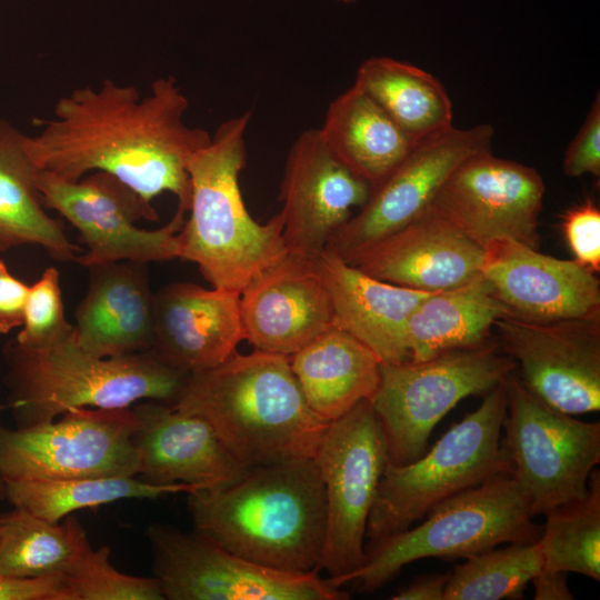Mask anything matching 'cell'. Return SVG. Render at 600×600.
<instances>
[{
	"mask_svg": "<svg viewBox=\"0 0 600 600\" xmlns=\"http://www.w3.org/2000/svg\"><path fill=\"white\" fill-rule=\"evenodd\" d=\"M243 340L239 292L173 282L154 293L150 351L167 366L201 372L236 353Z\"/></svg>",
	"mask_w": 600,
	"mask_h": 600,
	"instance_id": "cell-19",
	"label": "cell"
},
{
	"mask_svg": "<svg viewBox=\"0 0 600 600\" xmlns=\"http://www.w3.org/2000/svg\"><path fill=\"white\" fill-rule=\"evenodd\" d=\"M147 264L121 260L88 268L71 336L81 349L102 358L151 349L154 293Z\"/></svg>",
	"mask_w": 600,
	"mask_h": 600,
	"instance_id": "cell-23",
	"label": "cell"
},
{
	"mask_svg": "<svg viewBox=\"0 0 600 600\" xmlns=\"http://www.w3.org/2000/svg\"><path fill=\"white\" fill-rule=\"evenodd\" d=\"M539 539L543 569L600 580V472L593 469L588 492L544 513Z\"/></svg>",
	"mask_w": 600,
	"mask_h": 600,
	"instance_id": "cell-32",
	"label": "cell"
},
{
	"mask_svg": "<svg viewBox=\"0 0 600 600\" xmlns=\"http://www.w3.org/2000/svg\"><path fill=\"white\" fill-rule=\"evenodd\" d=\"M544 191L534 168L494 157L489 150L463 161L429 209L483 250L503 240L539 250Z\"/></svg>",
	"mask_w": 600,
	"mask_h": 600,
	"instance_id": "cell-15",
	"label": "cell"
},
{
	"mask_svg": "<svg viewBox=\"0 0 600 600\" xmlns=\"http://www.w3.org/2000/svg\"><path fill=\"white\" fill-rule=\"evenodd\" d=\"M450 572L417 577L397 592L393 600H443Z\"/></svg>",
	"mask_w": 600,
	"mask_h": 600,
	"instance_id": "cell-40",
	"label": "cell"
},
{
	"mask_svg": "<svg viewBox=\"0 0 600 600\" xmlns=\"http://www.w3.org/2000/svg\"><path fill=\"white\" fill-rule=\"evenodd\" d=\"M319 132L334 157L371 189L416 144L376 101L354 84L330 102Z\"/></svg>",
	"mask_w": 600,
	"mask_h": 600,
	"instance_id": "cell-27",
	"label": "cell"
},
{
	"mask_svg": "<svg viewBox=\"0 0 600 600\" xmlns=\"http://www.w3.org/2000/svg\"><path fill=\"white\" fill-rule=\"evenodd\" d=\"M514 371V360L494 340L423 361L381 362L371 406L388 462L401 466L418 459L450 410L467 397L484 396Z\"/></svg>",
	"mask_w": 600,
	"mask_h": 600,
	"instance_id": "cell-8",
	"label": "cell"
},
{
	"mask_svg": "<svg viewBox=\"0 0 600 600\" xmlns=\"http://www.w3.org/2000/svg\"><path fill=\"white\" fill-rule=\"evenodd\" d=\"M72 331L64 316L59 271L49 267L29 288L23 323L14 340L23 347L44 348L69 339Z\"/></svg>",
	"mask_w": 600,
	"mask_h": 600,
	"instance_id": "cell-35",
	"label": "cell"
},
{
	"mask_svg": "<svg viewBox=\"0 0 600 600\" xmlns=\"http://www.w3.org/2000/svg\"><path fill=\"white\" fill-rule=\"evenodd\" d=\"M501 447L532 517L583 498L600 461V422L557 410L533 396L516 371L504 380Z\"/></svg>",
	"mask_w": 600,
	"mask_h": 600,
	"instance_id": "cell-9",
	"label": "cell"
},
{
	"mask_svg": "<svg viewBox=\"0 0 600 600\" xmlns=\"http://www.w3.org/2000/svg\"><path fill=\"white\" fill-rule=\"evenodd\" d=\"M200 486L158 484L137 476H109L62 480L6 481V500L51 522L73 511L94 508L122 499H157L189 493Z\"/></svg>",
	"mask_w": 600,
	"mask_h": 600,
	"instance_id": "cell-31",
	"label": "cell"
},
{
	"mask_svg": "<svg viewBox=\"0 0 600 600\" xmlns=\"http://www.w3.org/2000/svg\"><path fill=\"white\" fill-rule=\"evenodd\" d=\"M561 229L573 261L594 274L600 272V210L586 198L566 210Z\"/></svg>",
	"mask_w": 600,
	"mask_h": 600,
	"instance_id": "cell-36",
	"label": "cell"
},
{
	"mask_svg": "<svg viewBox=\"0 0 600 600\" xmlns=\"http://www.w3.org/2000/svg\"><path fill=\"white\" fill-rule=\"evenodd\" d=\"M23 428L0 424L4 481L138 476V419L128 408H76Z\"/></svg>",
	"mask_w": 600,
	"mask_h": 600,
	"instance_id": "cell-11",
	"label": "cell"
},
{
	"mask_svg": "<svg viewBox=\"0 0 600 600\" xmlns=\"http://www.w3.org/2000/svg\"><path fill=\"white\" fill-rule=\"evenodd\" d=\"M370 191L366 181L334 157L319 129L302 131L289 149L280 184L288 253L318 258Z\"/></svg>",
	"mask_w": 600,
	"mask_h": 600,
	"instance_id": "cell-17",
	"label": "cell"
},
{
	"mask_svg": "<svg viewBox=\"0 0 600 600\" xmlns=\"http://www.w3.org/2000/svg\"><path fill=\"white\" fill-rule=\"evenodd\" d=\"M110 549L90 547L64 573L63 600H163L156 577L120 572L110 562Z\"/></svg>",
	"mask_w": 600,
	"mask_h": 600,
	"instance_id": "cell-34",
	"label": "cell"
},
{
	"mask_svg": "<svg viewBox=\"0 0 600 600\" xmlns=\"http://www.w3.org/2000/svg\"><path fill=\"white\" fill-rule=\"evenodd\" d=\"M43 206L57 211L79 232L86 246L76 262L89 268L96 264L130 260L149 263L178 258L177 233L186 213L177 207L170 221L156 230L136 226L144 218L159 220L152 204L117 177L93 171L77 181L49 171L38 174Z\"/></svg>",
	"mask_w": 600,
	"mask_h": 600,
	"instance_id": "cell-13",
	"label": "cell"
},
{
	"mask_svg": "<svg viewBox=\"0 0 600 600\" xmlns=\"http://www.w3.org/2000/svg\"><path fill=\"white\" fill-rule=\"evenodd\" d=\"M419 526L366 549L367 560L340 586L356 582L373 592L404 566L429 557L467 559L502 543H536L543 526L532 521L528 502L510 474H499L434 506Z\"/></svg>",
	"mask_w": 600,
	"mask_h": 600,
	"instance_id": "cell-7",
	"label": "cell"
},
{
	"mask_svg": "<svg viewBox=\"0 0 600 600\" xmlns=\"http://www.w3.org/2000/svg\"><path fill=\"white\" fill-rule=\"evenodd\" d=\"M417 143L453 127L451 99L428 71L391 57H370L353 82Z\"/></svg>",
	"mask_w": 600,
	"mask_h": 600,
	"instance_id": "cell-29",
	"label": "cell"
},
{
	"mask_svg": "<svg viewBox=\"0 0 600 600\" xmlns=\"http://www.w3.org/2000/svg\"><path fill=\"white\" fill-rule=\"evenodd\" d=\"M27 134L0 119V252L38 246L59 261H76L82 250L62 224L47 213L38 188L39 167Z\"/></svg>",
	"mask_w": 600,
	"mask_h": 600,
	"instance_id": "cell-26",
	"label": "cell"
},
{
	"mask_svg": "<svg viewBox=\"0 0 600 600\" xmlns=\"http://www.w3.org/2000/svg\"><path fill=\"white\" fill-rule=\"evenodd\" d=\"M187 496L194 531L226 550L280 571L318 570L327 508L313 458L253 467Z\"/></svg>",
	"mask_w": 600,
	"mask_h": 600,
	"instance_id": "cell-2",
	"label": "cell"
},
{
	"mask_svg": "<svg viewBox=\"0 0 600 600\" xmlns=\"http://www.w3.org/2000/svg\"><path fill=\"white\" fill-rule=\"evenodd\" d=\"M172 406L206 420L248 469L314 458L330 424L308 406L290 357L258 349L189 374Z\"/></svg>",
	"mask_w": 600,
	"mask_h": 600,
	"instance_id": "cell-3",
	"label": "cell"
},
{
	"mask_svg": "<svg viewBox=\"0 0 600 600\" xmlns=\"http://www.w3.org/2000/svg\"><path fill=\"white\" fill-rule=\"evenodd\" d=\"M251 117L247 110L220 123L190 159L189 217L177 233L179 259L196 263L213 288L239 293L288 254L281 212L259 223L242 199L239 177Z\"/></svg>",
	"mask_w": 600,
	"mask_h": 600,
	"instance_id": "cell-4",
	"label": "cell"
},
{
	"mask_svg": "<svg viewBox=\"0 0 600 600\" xmlns=\"http://www.w3.org/2000/svg\"><path fill=\"white\" fill-rule=\"evenodd\" d=\"M542 567L539 542L491 548L450 571L443 600L522 599Z\"/></svg>",
	"mask_w": 600,
	"mask_h": 600,
	"instance_id": "cell-33",
	"label": "cell"
},
{
	"mask_svg": "<svg viewBox=\"0 0 600 600\" xmlns=\"http://www.w3.org/2000/svg\"><path fill=\"white\" fill-rule=\"evenodd\" d=\"M314 262L331 300L332 326L361 341L381 362L408 361L409 316L432 292L378 280L329 250Z\"/></svg>",
	"mask_w": 600,
	"mask_h": 600,
	"instance_id": "cell-24",
	"label": "cell"
},
{
	"mask_svg": "<svg viewBox=\"0 0 600 600\" xmlns=\"http://www.w3.org/2000/svg\"><path fill=\"white\" fill-rule=\"evenodd\" d=\"M91 547L79 520L51 522L24 509L0 513V574L66 573Z\"/></svg>",
	"mask_w": 600,
	"mask_h": 600,
	"instance_id": "cell-30",
	"label": "cell"
},
{
	"mask_svg": "<svg viewBox=\"0 0 600 600\" xmlns=\"http://www.w3.org/2000/svg\"><path fill=\"white\" fill-rule=\"evenodd\" d=\"M534 587V600H572L568 586V572L541 569L531 580Z\"/></svg>",
	"mask_w": 600,
	"mask_h": 600,
	"instance_id": "cell-41",
	"label": "cell"
},
{
	"mask_svg": "<svg viewBox=\"0 0 600 600\" xmlns=\"http://www.w3.org/2000/svg\"><path fill=\"white\" fill-rule=\"evenodd\" d=\"M189 100L172 76L151 83L141 96L111 79L60 97L53 117L38 120L27 149L41 170L77 181L93 171L117 177L146 202L163 192L188 212V163L212 134L184 121Z\"/></svg>",
	"mask_w": 600,
	"mask_h": 600,
	"instance_id": "cell-1",
	"label": "cell"
},
{
	"mask_svg": "<svg viewBox=\"0 0 600 600\" xmlns=\"http://www.w3.org/2000/svg\"><path fill=\"white\" fill-rule=\"evenodd\" d=\"M481 274L508 314L532 321L600 317V282L573 260L503 240L484 250Z\"/></svg>",
	"mask_w": 600,
	"mask_h": 600,
	"instance_id": "cell-18",
	"label": "cell"
},
{
	"mask_svg": "<svg viewBox=\"0 0 600 600\" xmlns=\"http://www.w3.org/2000/svg\"><path fill=\"white\" fill-rule=\"evenodd\" d=\"M483 260L482 248L428 209L357 252L348 263L394 286L437 292L478 276Z\"/></svg>",
	"mask_w": 600,
	"mask_h": 600,
	"instance_id": "cell-21",
	"label": "cell"
},
{
	"mask_svg": "<svg viewBox=\"0 0 600 600\" xmlns=\"http://www.w3.org/2000/svg\"><path fill=\"white\" fill-rule=\"evenodd\" d=\"M494 328L522 384L562 412L600 409V317L532 321L510 314Z\"/></svg>",
	"mask_w": 600,
	"mask_h": 600,
	"instance_id": "cell-16",
	"label": "cell"
},
{
	"mask_svg": "<svg viewBox=\"0 0 600 600\" xmlns=\"http://www.w3.org/2000/svg\"><path fill=\"white\" fill-rule=\"evenodd\" d=\"M240 307L246 340L254 349L289 357L333 323L314 260L290 253L241 291Z\"/></svg>",
	"mask_w": 600,
	"mask_h": 600,
	"instance_id": "cell-20",
	"label": "cell"
},
{
	"mask_svg": "<svg viewBox=\"0 0 600 600\" xmlns=\"http://www.w3.org/2000/svg\"><path fill=\"white\" fill-rule=\"evenodd\" d=\"M507 416L504 381L410 463L387 462L370 511L364 544L409 529L438 503L499 474H510L501 447Z\"/></svg>",
	"mask_w": 600,
	"mask_h": 600,
	"instance_id": "cell-6",
	"label": "cell"
},
{
	"mask_svg": "<svg viewBox=\"0 0 600 600\" xmlns=\"http://www.w3.org/2000/svg\"><path fill=\"white\" fill-rule=\"evenodd\" d=\"M3 356L7 408L18 428L52 421L76 408H128L141 400L173 404L189 377L150 350L102 358L71 337L44 348L13 339Z\"/></svg>",
	"mask_w": 600,
	"mask_h": 600,
	"instance_id": "cell-5",
	"label": "cell"
},
{
	"mask_svg": "<svg viewBox=\"0 0 600 600\" xmlns=\"http://www.w3.org/2000/svg\"><path fill=\"white\" fill-rule=\"evenodd\" d=\"M0 500H6V481L0 474Z\"/></svg>",
	"mask_w": 600,
	"mask_h": 600,
	"instance_id": "cell-42",
	"label": "cell"
},
{
	"mask_svg": "<svg viewBox=\"0 0 600 600\" xmlns=\"http://www.w3.org/2000/svg\"><path fill=\"white\" fill-rule=\"evenodd\" d=\"M493 127L456 128L414 144L404 159L374 188L356 214L328 241L346 262L382 237L424 213L451 173L468 158L491 150Z\"/></svg>",
	"mask_w": 600,
	"mask_h": 600,
	"instance_id": "cell-14",
	"label": "cell"
},
{
	"mask_svg": "<svg viewBox=\"0 0 600 600\" xmlns=\"http://www.w3.org/2000/svg\"><path fill=\"white\" fill-rule=\"evenodd\" d=\"M314 461L326 492L327 524L318 570L341 580L366 560V531L388 462L384 437L371 401L362 400L330 422Z\"/></svg>",
	"mask_w": 600,
	"mask_h": 600,
	"instance_id": "cell-10",
	"label": "cell"
},
{
	"mask_svg": "<svg viewBox=\"0 0 600 600\" xmlns=\"http://www.w3.org/2000/svg\"><path fill=\"white\" fill-rule=\"evenodd\" d=\"M337 1H339V2H341V3L349 4V3L356 2L357 0H337Z\"/></svg>",
	"mask_w": 600,
	"mask_h": 600,
	"instance_id": "cell-43",
	"label": "cell"
},
{
	"mask_svg": "<svg viewBox=\"0 0 600 600\" xmlns=\"http://www.w3.org/2000/svg\"><path fill=\"white\" fill-rule=\"evenodd\" d=\"M290 366L308 406L328 422L371 401L380 382L377 354L333 326L291 354Z\"/></svg>",
	"mask_w": 600,
	"mask_h": 600,
	"instance_id": "cell-25",
	"label": "cell"
},
{
	"mask_svg": "<svg viewBox=\"0 0 600 600\" xmlns=\"http://www.w3.org/2000/svg\"><path fill=\"white\" fill-rule=\"evenodd\" d=\"M29 288L0 259V333L7 334L22 326Z\"/></svg>",
	"mask_w": 600,
	"mask_h": 600,
	"instance_id": "cell-39",
	"label": "cell"
},
{
	"mask_svg": "<svg viewBox=\"0 0 600 600\" xmlns=\"http://www.w3.org/2000/svg\"><path fill=\"white\" fill-rule=\"evenodd\" d=\"M562 171L566 177H600V94L597 92L579 131L568 146Z\"/></svg>",
	"mask_w": 600,
	"mask_h": 600,
	"instance_id": "cell-37",
	"label": "cell"
},
{
	"mask_svg": "<svg viewBox=\"0 0 600 600\" xmlns=\"http://www.w3.org/2000/svg\"><path fill=\"white\" fill-rule=\"evenodd\" d=\"M64 573L40 577L0 574V600H63Z\"/></svg>",
	"mask_w": 600,
	"mask_h": 600,
	"instance_id": "cell-38",
	"label": "cell"
},
{
	"mask_svg": "<svg viewBox=\"0 0 600 600\" xmlns=\"http://www.w3.org/2000/svg\"><path fill=\"white\" fill-rule=\"evenodd\" d=\"M508 314L481 272L468 282L422 299L407 323L408 361L489 342L496 321Z\"/></svg>",
	"mask_w": 600,
	"mask_h": 600,
	"instance_id": "cell-28",
	"label": "cell"
},
{
	"mask_svg": "<svg viewBox=\"0 0 600 600\" xmlns=\"http://www.w3.org/2000/svg\"><path fill=\"white\" fill-rule=\"evenodd\" d=\"M132 409L138 419L134 443L141 479L208 489L231 483L248 471L206 420L156 400Z\"/></svg>",
	"mask_w": 600,
	"mask_h": 600,
	"instance_id": "cell-22",
	"label": "cell"
},
{
	"mask_svg": "<svg viewBox=\"0 0 600 600\" xmlns=\"http://www.w3.org/2000/svg\"><path fill=\"white\" fill-rule=\"evenodd\" d=\"M153 573L169 600H344L319 570L286 572L247 560L203 534L152 523Z\"/></svg>",
	"mask_w": 600,
	"mask_h": 600,
	"instance_id": "cell-12",
	"label": "cell"
}]
</instances>
